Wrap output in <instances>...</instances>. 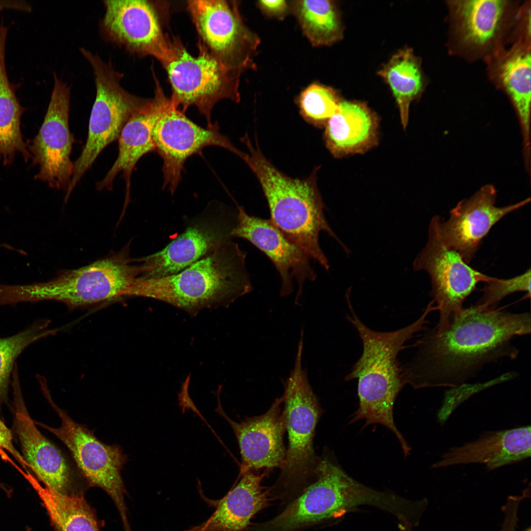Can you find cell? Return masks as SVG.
Listing matches in <instances>:
<instances>
[{
    "mask_svg": "<svg viewBox=\"0 0 531 531\" xmlns=\"http://www.w3.org/2000/svg\"><path fill=\"white\" fill-rule=\"evenodd\" d=\"M382 495L348 475L330 456L319 458L315 481L256 531H294L335 517L357 505L378 504Z\"/></svg>",
    "mask_w": 531,
    "mask_h": 531,
    "instance_id": "obj_7",
    "label": "cell"
},
{
    "mask_svg": "<svg viewBox=\"0 0 531 531\" xmlns=\"http://www.w3.org/2000/svg\"><path fill=\"white\" fill-rule=\"evenodd\" d=\"M198 47L199 55L193 56L174 39L170 57L163 65L172 88V101L184 112L190 106L196 107L210 125L211 111L218 102L239 101L240 72L227 67L201 42Z\"/></svg>",
    "mask_w": 531,
    "mask_h": 531,
    "instance_id": "obj_9",
    "label": "cell"
},
{
    "mask_svg": "<svg viewBox=\"0 0 531 531\" xmlns=\"http://www.w3.org/2000/svg\"><path fill=\"white\" fill-rule=\"evenodd\" d=\"M238 483L221 500L213 514L185 531H243L252 517L266 506L267 492L261 485L265 473H242Z\"/></svg>",
    "mask_w": 531,
    "mask_h": 531,
    "instance_id": "obj_25",
    "label": "cell"
},
{
    "mask_svg": "<svg viewBox=\"0 0 531 531\" xmlns=\"http://www.w3.org/2000/svg\"><path fill=\"white\" fill-rule=\"evenodd\" d=\"M531 328L529 312L463 308L418 340L415 355L403 367L406 384L415 389L459 387L485 365L515 358L519 351L511 340L530 334Z\"/></svg>",
    "mask_w": 531,
    "mask_h": 531,
    "instance_id": "obj_1",
    "label": "cell"
},
{
    "mask_svg": "<svg viewBox=\"0 0 531 531\" xmlns=\"http://www.w3.org/2000/svg\"><path fill=\"white\" fill-rule=\"evenodd\" d=\"M378 74L389 86L397 104L402 126L405 128L411 103L424 88L420 59L412 49L404 48L395 54Z\"/></svg>",
    "mask_w": 531,
    "mask_h": 531,
    "instance_id": "obj_28",
    "label": "cell"
},
{
    "mask_svg": "<svg viewBox=\"0 0 531 531\" xmlns=\"http://www.w3.org/2000/svg\"><path fill=\"white\" fill-rule=\"evenodd\" d=\"M237 211L208 206L184 231L160 251L137 259L138 278L150 279L177 273L232 240Z\"/></svg>",
    "mask_w": 531,
    "mask_h": 531,
    "instance_id": "obj_13",
    "label": "cell"
},
{
    "mask_svg": "<svg viewBox=\"0 0 531 531\" xmlns=\"http://www.w3.org/2000/svg\"><path fill=\"white\" fill-rule=\"evenodd\" d=\"M303 346V339L300 338L294 368L284 382V411L289 444L279 482L290 489L315 476L319 461L313 442L322 410L306 370L302 367Z\"/></svg>",
    "mask_w": 531,
    "mask_h": 531,
    "instance_id": "obj_11",
    "label": "cell"
},
{
    "mask_svg": "<svg viewBox=\"0 0 531 531\" xmlns=\"http://www.w3.org/2000/svg\"><path fill=\"white\" fill-rule=\"evenodd\" d=\"M292 5L304 33L313 45H328L342 38L343 27L334 1L298 0Z\"/></svg>",
    "mask_w": 531,
    "mask_h": 531,
    "instance_id": "obj_30",
    "label": "cell"
},
{
    "mask_svg": "<svg viewBox=\"0 0 531 531\" xmlns=\"http://www.w3.org/2000/svg\"><path fill=\"white\" fill-rule=\"evenodd\" d=\"M482 289L483 294L475 305L485 310H494L500 302L510 294L525 292L531 294V269L509 279L492 277Z\"/></svg>",
    "mask_w": 531,
    "mask_h": 531,
    "instance_id": "obj_33",
    "label": "cell"
},
{
    "mask_svg": "<svg viewBox=\"0 0 531 531\" xmlns=\"http://www.w3.org/2000/svg\"><path fill=\"white\" fill-rule=\"evenodd\" d=\"M0 488L3 490L5 492H7L8 490V487H7V486L1 483H0Z\"/></svg>",
    "mask_w": 531,
    "mask_h": 531,
    "instance_id": "obj_36",
    "label": "cell"
},
{
    "mask_svg": "<svg viewBox=\"0 0 531 531\" xmlns=\"http://www.w3.org/2000/svg\"><path fill=\"white\" fill-rule=\"evenodd\" d=\"M0 448L7 451L20 463L27 473H30L29 467L22 454L15 448L10 430L0 419Z\"/></svg>",
    "mask_w": 531,
    "mask_h": 531,
    "instance_id": "obj_34",
    "label": "cell"
},
{
    "mask_svg": "<svg viewBox=\"0 0 531 531\" xmlns=\"http://www.w3.org/2000/svg\"><path fill=\"white\" fill-rule=\"evenodd\" d=\"M79 50L93 69L96 97L90 115L86 144L73 162L71 184L65 195V201L101 152L110 144L118 140L129 118L149 100L130 93L121 86L120 81L123 75L115 69L110 60L106 62L84 48Z\"/></svg>",
    "mask_w": 531,
    "mask_h": 531,
    "instance_id": "obj_8",
    "label": "cell"
},
{
    "mask_svg": "<svg viewBox=\"0 0 531 531\" xmlns=\"http://www.w3.org/2000/svg\"><path fill=\"white\" fill-rule=\"evenodd\" d=\"M258 4L268 16L283 18L287 13L289 5L284 0H260Z\"/></svg>",
    "mask_w": 531,
    "mask_h": 531,
    "instance_id": "obj_35",
    "label": "cell"
},
{
    "mask_svg": "<svg viewBox=\"0 0 531 531\" xmlns=\"http://www.w3.org/2000/svg\"><path fill=\"white\" fill-rule=\"evenodd\" d=\"M528 531H531L530 529H529Z\"/></svg>",
    "mask_w": 531,
    "mask_h": 531,
    "instance_id": "obj_37",
    "label": "cell"
},
{
    "mask_svg": "<svg viewBox=\"0 0 531 531\" xmlns=\"http://www.w3.org/2000/svg\"><path fill=\"white\" fill-rule=\"evenodd\" d=\"M188 8L201 42L212 55L235 71L251 65L260 40L244 25L235 4L221 0H189Z\"/></svg>",
    "mask_w": 531,
    "mask_h": 531,
    "instance_id": "obj_16",
    "label": "cell"
},
{
    "mask_svg": "<svg viewBox=\"0 0 531 531\" xmlns=\"http://www.w3.org/2000/svg\"><path fill=\"white\" fill-rule=\"evenodd\" d=\"M49 323L38 320L16 334L0 338V405L7 401L10 376L18 356L30 344L55 333L56 330L48 329Z\"/></svg>",
    "mask_w": 531,
    "mask_h": 531,
    "instance_id": "obj_31",
    "label": "cell"
},
{
    "mask_svg": "<svg viewBox=\"0 0 531 531\" xmlns=\"http://www.w3.org/2000/svg\"><path fill=\"white\" fill-rule=\"evenodd\" d=\"M531 455L529 425L485 433L474 441L449 448L432 468L481 464L491 471L519 462Z\"/></svg>",
    "mask_w": 531,
    "mask_h": 531,
    "instance_id": "obj_23",
    "label": "cell"
},
{
    "mask_svg": "<svg viewBox=\"0 0 531 531\" xmlns=\"http://www.w3.org/2000/svg\"><path fill=\"white\" fill-rule=\"evenodd\" d=\"M340 101L331 88L313 84L301 94L299 106L304 117L312 122L322 123L337 112Z\"/></svg>",
    "mask_w": 531,
    "mask_h": 531,
    "instance_id": "obj_32",
    "label": "cell"
},
{
    "mask_svg": "<svg viewBox=\"0 0 531 531\" xmlns=\"http://www.w3.org/2000/svg\"><path fill=\"white\" fill-rule=\"evenodd\" d=\"M441 220L439 216L431 219L427 243L413 264L414 271L424 270L430 277V295L439 311L437 327L444 325L463 308L464 301L479 282L487 283L492 277L470 266L446 244L440 233Z\"/></svg>",
    "mask_w": 531,
    "mask_h": 531,
    "instance_id": "obj_14",
    "label": "cell"
},
{
    "mask_svg": "<svg viewBox=\"0 0 531 531\" xmlns=\"http://www.w3.org/2000/svg\"><path fill=\"white\" fill-rule=\"evenodd\" d=\"M54 86L39 132L29 146L39 172L35 178L66 193L70 186L73 162L70 159L74 138L69 126L70 89L54 73Z\"/></svg>",
    "mask_w": 531,
    "mask_h": 531,
    "instance_id": "obj_15",
    "label": "cell"
},
{
    "mask_svg": "<svg viewBox=\"0 0 531 531\" xmlns=\"http://www.w3.org/2000/svg\"><path fill=\"white\" fill-rule=\"evenodd\" d=\"M232 236L248 240L271 260L281 279V296L293 293L295 280L298 291L295 304H297L305 282L316 278L311 257L270 220L250 215L240 206H237V222Z\"/></svg>",
    "mask_w": 531,
    "mask_h": 531,
    "instance_id": "obj_18",
    "label": "cell"
},
{
    "mask_svg": "<svg viewBox=\"0 0 531 531\" xmlns=\"http://www.w3.org/2000/svg\"><path fill=\"white\" fill-rule=\"evenodd\" d=\"M283 402L282 396L262 415L236 422L226 414L218 398L216 412L229 423L239 444L241 474L249 471L284 466L286 450L283 436L286 427L284 411L281 407Z\"/></svg>",
    "mask_w": 531,
    "mask_h": 531,
    "instance_id": "obj_21",
    "label": "cell"
},
{
    "mask_svg": "<svg viewBox=\"0 0 531 531\" xmlns=\"http://www.w3.org/2000/svg\"><path fill=\"white\" fill-rule=\"evenodd\" d=\"M129 245L86 266L62 271L47 282L3 285L0 300L4 305L55 300L75 309L131 297L139 269L137 259L130 257Z\"/></svg>",
    "mask_w": 531,
    "mask_h": 531,
    "instance_id": "obj_5",
    "label": "cell"
},
{
    "mask_svg": "<svg viewBox=\"0 0 531 531\" xmlns=\"http://www.w3.org/2000/svg\"><path fill=\"white\" fill-rule=\"evenodd\" d=\"M153 98L155 117L152 137L155 151L162 158L164 182L173 194L181 180L186 161L208 146L225 148L240 157L242 151L220 132L218 122L204 128L190 119L165 95L157 79Z\"/></svg>",
    "mask_w": 531,
    "mask_h": 531,
    "instance_id": "obj_10",
    "label": "cell"
},
{
    "mask_svg": "<svg viewBox=\"0 0 531 531\" xmlns=\"http://www.w3.org/2000/svg\"><path fill=\"white\" fill-rule=\"evenodd\" d=\"M243 142L248 152H244L242 159L262 187L270 211V220L312 259L328 270V259L319 242L321 232L335 238L347 253L349 251L325 219L316 171L304 179L291 178L268 161L258 145L251 143L247 137L243 138Z\"/></svg>",
    "mask_w": 531,
    "mask_h": 531,
    "instance_id": "obj_4",
    "label": "cell"
},
{
    "mask_svg": "<svg viewBox=\"0 0 531 531\" xmlns=\"http://www.w3.org/2000/svg\"><path fill=\"white\" fill-rule=\"evenodd\" d=\"M348 303L350 315H347V319L356 329L362 344L360 357L345 377L347 381L358 380L359 407L349 423L362 419L365 422L364 427L376 423L383 425L404 444L406 440L393 418L395 399L406 384L398 355L406 348L407 342L425 329L428 323L426 318L435 308L428 303L422 315L411 324L396 330L380 332L364 324L349 300Z\"/></svg>",
    "mask_w": 531,
    "mask_h": 531,
    "instance_id": "obj_2",
    "label": "cell"
},
{
    "mask_svg": "<svg viewBox=\"0 0 531 531\" xmlns=\"http://www.w3.org/2000/svg\"><path fill=\"white\" fill-rule=\"evenodd\" d=\"M378 126L376 115L364 103L340 101L326 122L327 147L337 157L364 153L376 144Z\"/></svg>",
    "mask_w": 531,
    "mask_h": 531,
    "instance_id": "obj_24",
    "label": "cell"
},
{
    "mask_svg": "<svg viewBox=\"0 0 531 531\" xmlns=\"http://www.w3.org/2000/svg\"><path fill=\"white\" fill-rule=\"evenodd\" d=\"M40 385L45 397L60 417L61 424L59 428H53L36 421L35 423L52 433L64 444L89 484L103 489L113 500L125 531L129 530L124 489L120 474L127 457L118 445L104 443L94 435L93 431L74 421L54 402L46 383Z\"/></svg>",
    "mask_w": 531,
    "mask_h": 531,
    "instance_id": "obj_12",
    "label": "cell"
},
{
    "mask_svg": "<svg viewBox=\"0 0 531 531\" xmlns=\"http://www.w3.org/2000/svg\"><path fill=\"white\" fill-rule=\"evenodd\" d=\"M496 198L494 186L485 185L471 197L459 202L450 211L447 220L440 222L443 240L468 265L492 227L504 216L531 201L528 198L499 207L496 205Z\"/></svg>",
    "mask_w": 531,
    "mask_h": 531,
    "instance_id": "obj_19",
    "label": "cell"
},
{
    "mask_svg": "<svg viewBox=\"0 0 531 531\" xmlns=\"http://www.w3.org/2000/svg\"><path fill=\"white\" fill-rule=\"evenodd\" d=\"M47 512L55 531H99L96 519L83 496L64 494L30 481Z\"/></svg>",
    "mask_w": 531,
    "mask_h": 531,
    "instance_id": "obj_29",
    "label": "cell"
},
{
    "mask_svg": "<svg viewBox=\"0 0 531 531\" xmlns=\"http://www.w3.org/2000/svg\"><path fill=\"white\" fill-rule=\"evenodd\" d=\"M100 32L105 39L129 53L150 56L162 64L170 58L172 41L163 32L154 7L144 0H105Z\"/></svg>",
    "mask_w": 531,
    "mask_h": 531,
    "instance_id": "obj_17",
    "label": "cell"
},
{
    "mask_svg": "<svg viewBox=\"0 0 531 531\" xmlns=\"http://www.w3.org/2000/svg\"><path fill=\"white\" fill-rule=\"evenodd\" d=\"M446 47L469 62L482 60L510 45L519 0H447Z\"/></svg>",
    "mask_w": 531,
    "mask_h": 531,
    "instance_id": "obj_6",
    "label": "cell"
},
{
    "mask_svg": "<svg viewBox=\"0 0 531 531\" xmlns=\"http://www.w3.org/2000/svg\"><path fill=\"white\" fill-rule=\"evenodd\" d=\"M6 45L0 42V162L10 164L17 153L27 161L31 157L21 131L24 109L8 78L5 62Z\"/></svg>",
    "mask_w": 531,
    "mask_h": 531,
    "instance_id": "obj_27",
    "label": "cell"
},
{
    "mask_svg": "<svg viewBox=\"0 0 531 531\" xmlns=\"http://www.w3.org/2000/svg\"><path fill=\"white\" fill-rule=\"evenodd\" d=\"M14 428L29 468L44 486L64 494L73 493L75 474L61 450L36 428L22 394L17 367L12 373Z\"/></svg>",
    "mask_w": 531,
    "mask_h": 531,
    "instance_id": "obj_20",
    "label": "cell"
},
{
    "mask_svg": "<svg viewBox=\"0 0 531 531\" xmlns=\"http://www.w3.org/2000/svg\"><path fill=\"white\" fill-rule=\"evenodd\" d=\"M155 117V104L153 99H149L124 125L118 139L117 158L104 178L96 184L98 190H111L116 176L121 173L126 185L125 206L130 199L131 177L137 163L145 154L155 151L152 137Z\"/></svg>",
    "mask_w": 531,
    "mask_h": 531,
    "instance_id": "obj_26",
    "label": "cell"
},
{
    "mask_svg": "<svg viewBox=\"0 0 531 531\" xmlns=\"http://www.w3.org/2000/svg\"><path fill=\"white\" fill-rule=\"evenodd\" d=\"M489 80L510 100L518 117L526 161L530 160L531 43L515 42L484 61Z\"/></svg>",
    "mask_w": 531,
    "mask_h": 531,
    "instance_id": "obj_22",
    "label": "cell"
},
{
    "mask_svg": "<svg viewBox=\"0 0 531 531\" xmlns=\"http://www.w3.org/2000/svg\"><path fill=\"white\" fill-rule=\"evenodd\" d=\"M246 253L232 240L181 271L160 278H137L132 297L160 300L194 316L205 309L228 307L252 290Z\"/></svg>",
    "mask_w": 531,
    "mask_h": 531,
    "instance_id": "obj_3",
    "label": "cell"
}]
</instances>
